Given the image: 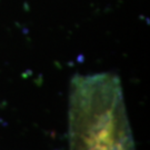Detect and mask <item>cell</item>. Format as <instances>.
Returning <instances> with one entry per match:
<instances>
[{
  "instance_id": "obj_1",
  "label": "cell",
  "mask_w": 150,
  "mask_h": 150,
  "mask_svg": "<svg viewBox=\"0 0 150 150\" xmlns=\"http://www.w3.org/2000/svg\"><path fill=\"white\" fill-rule=\"evenodd\" d=\"M69 150H136L117 75L72 78L68 107Z\"/></svg>"
}]
</instances>
